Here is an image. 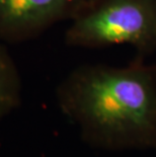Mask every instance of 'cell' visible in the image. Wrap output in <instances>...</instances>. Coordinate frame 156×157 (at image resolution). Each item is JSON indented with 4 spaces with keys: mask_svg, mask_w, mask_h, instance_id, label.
<instances>
[{
    "mask_svg": "<svg viewBox=\"0 0 156 157\" xmlns=\"http://www.w3.org/2000/svg\"><path fill=\"white\" fill-rule=\"evenodd\" d=\"M95 1H97V0H85V2H86V4H87V6L92 4V3H94Z\"/></svg>",
    "mask_w": 156,
    "mask_h": 157,
    "instance_id": "obj_5",
    "label": "cell"
},
{
    "mask_svg": "<svg viewBox=\"0 0 156 157\" xmlns=\"http://www.w3.org/2000/svg\"><path fill=\"white\" fill-rule=\"evenodd\" d=\"M59 109L81 139L108 151L156 150V64H85L61 81Z\"/></svg>",
    "mask_w": 156,
    "mask_h": 157,
    "instance_id": "obj_1",
    "label": "cell"
},
{
    "mask_svg": "<svg viewBox=\"0 0 156 157\" xmlns=\"http://www.w3.org/2000/svg\"><path fill=\"white\" fill-rule=\"evenodd\" d=\"M87 7L85 0H0V42L19 43L42 35Z\"/></svg>",
    "mask_w": 156,
    "mask_h": 157,
    "instance_id": "obj_3",
    "label": "cell"
},
{
    "mask_svg": "<svg viewBox=\"0 0 156 157\" xmlns=\"http://www.w3.org/2000/svg\"><path fill=\"white\" fill-rule=\"evenodd\" d=\"M21 81L17 66L0 42V121L21 105Z\"/></svg>",
    "mask_w": 156,
    "mask_h": 157,
    "instance_id": "obj_4",
    "label": "cell"
},
{
    "mask_svg": "<svg viewBox=\"0 0 156 157\" xmlns=\"http://www.w3.org/2000/svg\"><path fill=\"white\" fill-rule=\"evenodd\" d=\"M65 43L84 49L129 45L144 58L156 50V0H97L71 19Z\"/></svg>",
    "mask_w": 156,
    "mask_h": 157,
    "instance_id": "obj_2",
    "label": "cell"
}]
</instances>
